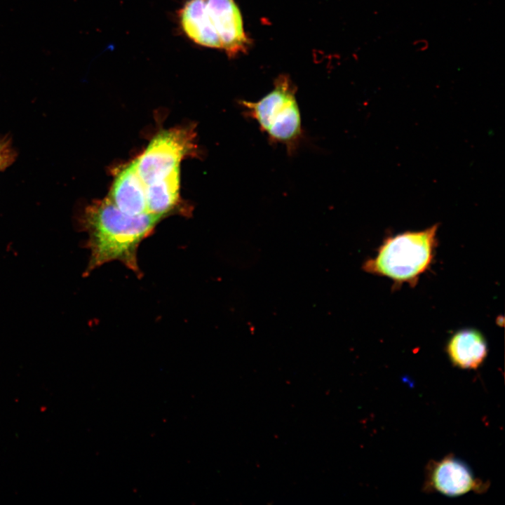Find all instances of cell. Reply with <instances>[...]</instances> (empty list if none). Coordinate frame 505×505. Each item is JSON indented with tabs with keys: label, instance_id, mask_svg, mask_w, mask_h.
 Wrapping results in <instances>:
<instances>
[{
	"label": "cell",
	"instance_id": "cell-9",
	"mask_svg": "<svg viewBox=\"0 0 505 505\" xmlns=\"http://www.w3.org/2000/svg\"><path fill=\"white\" fill-rule=\"evenodd\" d=\"M180 167L166 176L146 184L147 213L163 217L179 201Z\"/></svg>",
	"mask_w": 505,
	"mask_h": 505
},
{
	"label": "cell",
	"instance_id": "cell-2",
	"mask_svg": "<svg viewBox=\"0 0 505 505\" xmlns=\"http://www.w3.org/2000/svg\"><path fill=\"white\" fill-rule=\"evenodd\" d=\"M179 16L186 35L199 45L224 50L229 56L247 49L241 14L234 0H189Z\"/></svg>",
	"mask_w": 505,
	"mask_h": 505
},
{
	"label": "cell",
	"instance_id": "cell-3",
	"mask_svg": "<svg viewBox=\"0 0 505 505\" xmlns=\"http://www.w3.org/2000/svg\"><path fill=\"white\" fill-rule=\"evenodd\" d=\"M438 227L435 224L424 230L405 231L389 237L376 256L365 262L363 269L398 283L415 285L431 264L437 245Z\"/></svg>",
	"mask_w": 505,
	"mask_h": 505
},
{
	"label": "cell",
	"instance_id": "cell-5",
	"mask_svg": "<svg viewBox=\"0 0 505 505\" xmlns=\"http://www.w3.org/2000/svg\"><path fill=\"white\" fill-rule=\"evenodd\" d=\"M194 137L191 128L169 129L156 135L135 159L137 173L145 184L180 167L181 161L194 151Z\"/></svg>",
	"mask_w": 505,
	"mask_h": 505
},
{
	"label": "cell",
	"instance_id": "cell-11",
	"mask_svg": "<svg viewBox=\"0 0 505 505\" xmlns=\"http://www.w3.org/2000/svg\"><path fill=\"white\" fill-rule=\"evenodd\" d=\"M414 46L416 47L417 50L422 51L427 49L428 43L424 40H417L414 42Z\"/></svg>",
	"mask_w": 505,
	"mask_h": 505
},
{
	"label": "cell",
	"instance_id": "cell-4",
	"mask_svg": "<svg viewBox=\"0 0 505 505\" xmlns=\"http://www.w3.org/2000/svg\"><path fill=\"white\" fill-rule=\"evenodd\" d=\"M244 112L255 119L269 140L294 152L303 137L295 88L286 76L275 81L274 89L257 102L241 101Z\"/></svg>",
	"mask_w": 505,
	"mask_h": 505
},
{
	"label": "cell",
	"instance_id": "cell-7",
	"mask_svg": "<svg viewBox=\"0 0 505 505\" xmlns=\"http://www.w3.org/2000/svg\"><path fill=\"white\" fill-rule=\"evenodd\" d=\"M108 198L127 215L148 213L146 184L137 173L135 160L117 173Z\"/></svg>",
	"mask_w": 505,
	"mask_h": 505
},
{
	"label": "cell",
	"instance_id": "cell-8",
	"mask_svg": "<svg viewBox=\"0 0 505 505\" xmlns=\"http://www.w3.org/2000/svg\"><path fill=\"white\" fill-rule=\"evenodd\" d=\"M446 351L452 364L463 369H477L488 352L483 335L473 329L454 333L447 342Z\"/></svg>",
	"mask_w": 505,
	"mask_h": 505
},
{
	"label": "cell",
	"instance_id": "cell-1",
	"mask_svg": "<svg viewBox=\"0 0 505 505\" xmlns=\"http://www.w3.org/2000/svg\"><path fill=\"white\" fill-rule=\"evenodd\" d=\"M161 218L150 213L127 215L108 197L88 206L81 217V226L88 235L86 247L90 250L85 274L105 263L119 261L140 277L138 247Z\"/></svg>",
	"mask_w": 505,
	"mask_h": 505
},
{
	"label": "cell",
	"instance_id": "cell-10",
	"mask_svg": "<svg viewBox=\"0 0 505 505\" xmlns=\"http://www.w3.org/2000/svg\"><path fill=\"white\" fill-rule=\"evenodd\" d=\"M15 153L10 142L0 140V171L8 168L14 161Z\"/></svg>",
	"mask_w": 505,
	"mask_h": 505
},
{
	"label": "cell",
	"instance_id": "cell-6",
	"mask_svg": "<svg viewBox=\"0 0 505 505\" xmlns=\"http://www.w3.org/2000/svg\"><path fill=\"white\" fill-rule=\"evenodd\" d=\"M487 488V483L476 478L470 468L453 455L428 465L424 486L426 491L457 497L471 491L481 493Z\"/></svg>",
	"mask_w": 505,
	"mask_h": 505
}]
</instances>
